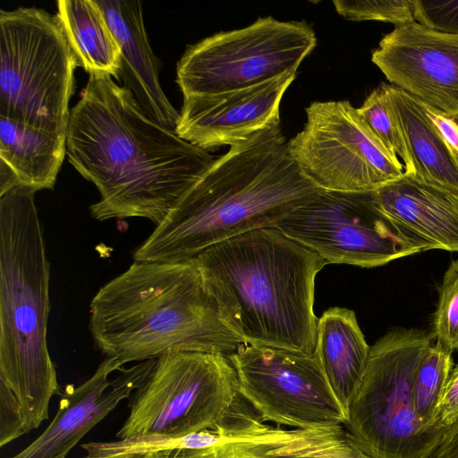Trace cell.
<instances>
[{"label":"cell","mask_w":458,"mask_h":458,"mask_svg":"<svg viewBox=\"0 0 458 458\" xmlns=\"http://www.w3.org/2000/svg\"><path fill=\"white\" fill-rule=\"evenodd\" d=\"M369 351L352 310L333 307L318 319L316 354L345 415L362 382Z\"/></svg>","instance_id":"19"},{"label":"cell","mask_w":458,"mask_h":458,"mask_svg":"<svg viewBox=\"0 0 458 458\" xmlns=\"http://www.w3.org/2000/svg\"><path fill=\"white\" fill-rule=\"evenodd\" d=\"M76 57L43 9L0 12V116L66 134Z\"/></svg>","instance_id":"7"},{"label":"cell","mask_w":458,"mask_h":458,"mask_svg":"<svg viewBox=\"0 0 458 458\" xmlns=\"http://www.w3.org/2000/svg\"><path fill=\"white\" fill-rule=\"evenodd\" d=\"M386 89L409 152V174L458 193V155L432 123L426 105L391 84Z\"/></svg>","instance_id":"20"},{"label":"cell","mask_w":458,"mask_h":458,"mask_svg":"<svg viewBox=\"0 0 458 458\" xmlns=\"http://www.w3.org/2000/svg\"><path fill=\"white\" fill-rule=\"evenodd\" d=\"M55 16L78 65L119 78L121 48L97 0H59Z\"/></svg>","instance_id":"22"},{"label":"cell","mask_w":458,"mask_h":458,"mask_svg":"<svg viewBox=\"0 0 458 458\" xmlns=\"http://www.w3.org/2000/svg\"><path fill=\"white\" fill-rule=\"evenodd\" d=\"M333 4L349 21H378L395 27L416 21L417 0H334Z\"/></svg>","instance_id":"26"},{"label":"cell","mask_w":458,"mask_h":458,"mask_svg":"<svg viewBox=\"0 0 458 458\" xmlns=\"http://www.w3.org/2000/svg\"><path fill=\"white\" fill-rule=\"evenodd\" d=\"M239 395L237 374L227 356L165 355L137 390L116 437H182L215 428Z\"/></svg>","instance_id":"8"},{"label":"cell","mask_w":458,"mask_h":458,"mask_svg":"<svg viewBox=\"0 0 458 458\" xmlns=\"http://www.w3.org/2000/svg\"><path fill=\"white\" fill-rule=\"evenodd\" d=\"M357 109L386 148L403 160L404 173H411V163L409 152L399 123L390 105L386 83L382 82L373 89Z\"/></svg>","instance_id":"25"},{"label":"cell","mask_w":458,"mask_h":458,"mask_svg":"<svg viewBox=\"0 0 458 458\" xmlns=\"http://www.w3.org/2000/svg\"><path fill=\"white\" fill-rule=\"evenodd\" d=\"M173 453L174 452L145 453L116 456L111 458H172Z\"/></svg>","instance_id":"32"},{"label":"cell","mask_w":458,"mask_h":458,"mask_svg":"<svg viewBox=\"0 0 458 458\" xmlns=\"http://www.w3.org/2000/svg\"><path fill=\"white\" fill-rule=\"evenodd\" d=\"M194 260L224 320L245 343L316 352L315 279L327 265L318 254L268 226Z\"/></svg>","instance_id":"4"},{"label":"cell","mask_w":458,"mask_h":458,"mask_svg":"<svg viewBox=\"0 0 458 458\" xmlns=\"http://www.w3.org/2000/svg\"><path fill=\"white\" fill-rule=\"evenodd\" d=\"M228 358L241 396L263 421L293 428L344 425L316 352L246 343Z\"/></svg>","instance_id":"12"},{"label":"cell","mask_w":458,"mask_h":458,"mask_svg":"<svg viewBox=\"0 0 458 458\" xmlns=\"http://www.w3.org/2000/svg\"><path fill=\"white\" fill-rule=\"evenodd\" d=\"M228 441L221 458H371L344 425L284 428L266 424L241 395L225 419Z\"/></svg>","instance_id":"16"},{"label":"cell","mask_w":458,"mask_h":458,"mask_svg":"<svg viewBox=\"0 0 458 458\" xmlns=\"http://www.w3.org/2000/svg\"><path fill=\"white\" fill-rule=\"evenodd\" d=\"M458 419V364L453 368L437 407V424L448 428Z\"/></svg>","instance_id":"30"},{"label":"cell","mask_w":458,"mask_h":458,"mask_svg":"<svg viewBox=\"0 0 458 458\" xmlns=\"http://www.w3.org/2000/svg\"><path fill=\"white\" fill-rule=\"evenodd\" d=\"M371 61L391 85L458 117V35L418 21L398 26L380 40Z\"/></svg>","instance_id":"13"},{"label":"cell","mask_w":458,"mask_h":458,"mask_svg":"<svg viewBox=\"0 0 458 458\" xmlns=\"http://www.w3.org/2000/svg\"><path fill=\"white\" fill-rule=\"evenodd\" d=\"M427 114L443 139L458 155V123L454 118L445 115L426 106Z\"/></svg>","instance_id":"31"},{"label":"cell","mask_w":458,"mask_h":458,"mask_svg":"<svg viewBox=\"0 0 458 458\" xmlns=\"http://www.w3.org/2000/svg\"><path fill=\"white\" fill-rule=\"evenodd\" d=\"M33 188L0 195V380L13 391L26 433L48 419L59 391L47 342L50 264Z\"/></svg>","instance_id":"5"},{"label":"cell","mask_w":458,"mask_h":458,"mask_svg":"<svg viewBox=\"0 0 458 458\" xmlns=\"http://www.w3.org/2000/svg\"><path fill=\"white\" fill-rule=\"evenodd\" d=\"M156 360L123 369L118 360L106 357L85 382L78 386H67L49 426L11 458H66L93 427L141 387Z\"/></svg>","instance_id":"14"},{"label":"cell","mask_w":458,"mask_h":458,"mask_svg":"<svg viewBox=\"0 0 458 458\" xmlns=\"http://www.w3.org/2000/svg\"><path fill=\"white\" fill-rule=\"evenodd\" d=\"M275 226L327 264L369 268L423 251L383 213L374 191L321 189Z\"/></svg>","instance_id":"10"},{"label":"cell","mask_w":458,"mask_h":458,"mask_svg":"<svg viewBox=\"0 0 458 458\" xmlns=\"http://www.w3.org/2000/svg\"><path fill=\"white\" fill-rule=\"evenodd\" d=\"M432 340L425 331L395 328L370 346L344 427L371 458H433L446 429L425 427L412 401L415 373Z\"/></svg>","instance_id":"6"},{"label":"cell","mask_w":458,"mask_h":458,"mask_svg":"<svg viewBox=\"0 0 458 458\" xmlns=\"http://www.w3.org/2000/svg\"><path fill=\"white\" fill-rule=\"evenodd\" d=\"M449 458H458V454H455V455H454V456H451V457H449Z\"/></svg>","instance_id":"33"},{"label":"cell","mask_w":458,"mask_h":458,"mask_svg":"<svg viewBox=\"0 0 458 458\" xmlns=\"http://www.w3.org/2000/svg\"><path fill=\"white\" fill-rule=\"evenodd\" d=\"M121 48L119 77L144 113L175 132L180 114L163 91L158 64L145 30L142 4L137 0H97Z\"/></svg>","instance_id":"18"},{"label":"cell","mask_w":458,"mask_h":458,"mask_svg":"<svg viewBox=\"0 0 458 458\" xmlns=\"http://www.w3.org/2000/svg\"><path fill=\"white\" fill-rule=\"evenodd\" d=\"M431 335L447 350H458V259L445 271L433 316Z\"/></svg>","instance_id":"27"},{"label":"cell","mask_w":458,"mask_h":458,"mask_svg":"<svg viewBox=\"0 0 458 458\" xmlns=\"http://www.w3.org/2000/svg\"><path fill=\"white\" fill-rule=\"evenodd\" d=\"M225 438L218 426L212 429L182 437L140 436L109 442H90L81 445L87 452L83 458H111L135 454L174 452L217 447Z\"/></svg>","instance_id":"23"},{"label":"cell","mask_w":458,"mask_h":458,"mask_svg":"<svg viewBox=\"0 0 458 458\" xmlns=\"http://www.w3.org/2000/svg\"><path fill=\"white\" fill-rule=\"evenodd\" d=\"M303 129L288 141L302 172L319 188L373 191L404 168L347 100L315 101Z\"/></svg>","instance_id":"11"},{"label":"cell","mask_w":458,"mask_h":458,"mask_svg":"<svg viewBox=\"0 0 458 458\" xmlns=\"http://www.w3.org/2000/svg\"><path fill=\"white\" fill-rule=\"evenodd\" d=\"M374 195L383 213L423 251L458 252V193L403 173Z\"/></svg>","instance_id":"17"},{"label":"cell","mask_w":458,"mask_h":458,"mask_svg":"<svg viewBox=\"0 0 458 458\" xmlns=\"http://www.w3.org/2000/svg\"><path fill=\"white\" fill-rule=\"evenodd\" d=\"M316 45L305 21L260 17L189 46L178 62L176 82L183 97L256 86L297 72Z\"/></svg>","instance_id":"9"},{"label":"cell","mask_w":458,"mask_h":458,"mask_svg":"<svg viewBox=\"0 0 458 458\" xmlns=\"http://www.w3.org/2000/svg\"><path fill=\"white\" fill-rule=\"evenodd\" d=\"M66 155L100 194L89 207L93 218L156 225L216 158L149 118L107 74H89L71 110Z\"/></svg>","instance_id":"1"},{"label":"cell","mask_w":458,"mask_h":458,"mask_svg":"<svg viewBox=\"0 0 458 458\" xmlns=\"http://www.w3.org/2000/svg\"><path fill=\"white\" fill-rule=\"evenodd\" d=\"M416 21L441 32L458 35V1L417 0Z\"/></svg>","instance_id":"28"},{"label":"cell","mask_w":458,"mask_h":458,"mask_svg":"<svg viewBox=\"0 0 458 458\" xmlns=\"http://www.w3.org/2000/svg\"><path fill=\"white\" fill-rule=\"evenodd\" d=\"M66 154V134L0 116V160L20 184L52 189Z\"/></svg>","instance_id":"21"},{"label":"cell","mask_w":458,"mask_h":458,"mask_svg":"<svg viewBox=\"0 0 458 458\" xmlns=\"http://www.w3.org/2000/svg\"><path fill=\"white\" fill-rule=\"evenodd\" d=\"M321 190L291 155L280 121L216 158L134 251V261L183 262L276 223Z\"/></svg>","instance_id":"2"},{"label":"cell","mask_w":458,"mask_h":458,"mask_svg":"<svg viewBox=\"0 0 458 458\" xmlns=\"http://www.w3.org/2000/svg\"><path fill=\"white\" fill-rule=\"evenodd\" d=\"M95 345L122 364L174 352L229 357L246 343L225 323L195 260L134 261L89 305Z\"/></svg>","instance_id":"3"},{"label":"cell","mask_w":458,"mask_h":458,"mask_svg":"<svg viewBox=\"0 0 458 458\" xmlns=\"http://www.w3.org/2000/svg\"><path fill=\"white\" fill-rule=\"evenodd\" d=\"M451 351L439 344H432L420 360L413 380L412 401L423 425L440 428L437 424V407L453 369Z\"/></svg>","instance_id":"24"},{"label":"cell","mask_w":458,"mask_h":458,"mask_svg":"<svg viewBox=\"0 0 458 458\" xmlns=\"http://www.w3.org/2000/svg\"><path fill=\"white\" fill-rule=\"evenodd\" d=\"M296 75L293 72L245 89L183 97L175 133L207 151L239 144L280 121L281 101Z\"/></svg>","instance_id":"15"},{"label":"cell","mask_w":458,"mask_h":458,"mask_svg":"<svg viewBox=\"0 0 458 458\" xmlns=\"http://www.w3.org/2000/svg\"><path fill=\"white\" fill-rule=\"evenodd\" d=\"M26 434L20 403L4 382L0 380V446Z\"/></svg>","instance_id":"29"}]
</instances>
